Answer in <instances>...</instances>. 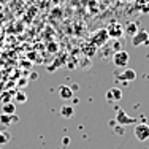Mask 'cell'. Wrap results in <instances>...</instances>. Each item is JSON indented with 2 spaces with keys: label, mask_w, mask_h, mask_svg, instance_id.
<instances>
[{
  "label": "cell",
  "mask_w": 149,
  "mask_h": 149,
  "mask_svg": "<svg viewBox=\"0 0 149 149\" xmlns=\"http://www.w3.org/2000/svg\"><path fill=\"white\" fill-rule=\"evenodd\" d=\"M108 40H109V35H108V30L106 29H98L97 32H94V33L91 35V43L95 45L97 48L103 46Z\"/></svg>",
  "instance_id": "6da1fadb"
},
{
  "label": "cell",
  "mask_w": 149,
  "mask_h": 149,
  "mask_svg": "<svg viewBox=\"0 0 149 149\" xmlns=\"http://www.w3.org/2000/svg\"><path fill=\"white\" fill-rule=\"evenodd\" d=\"M133 135H135V138H136L138 141H148L149 140V125L146 122L135 124Z\"/></svg>",
  "instance_id": "7a4b0ae2"
},
{
  "label": "cell",
  "mask_w": 149,
  "mask_h": 149,
  "mask_svg": "<svg viewBox=\"0 0 149 149\" xmlns=\"http://www.w3.org/2000/svg\"><path fill=\"white\" fill-rule=\"evenodd\" d=\"M129 60H130V56L124 49H119V51H116L113 54V63L116 67H127L129 65Z\"/></svg>",
  "instance_id": "3957f363"
},
{
  "label": "cell",
  "mask_w": 149,
  "mask_h": 149,
  "mask_svg": "<svg viewBox=\"0 0 149 149\" xmlns=\"http://www.w3.org/2000/svg\"><path fill=\"white\" fill-rule=\"evenodd\" d=\"M114 122L118 124V125H129V124H136V119L130 118L124 109H118V111H116Z\"/></svg>",
  "instance_id": "277c9868"
},
{
  "label": "cell",
  "mask_w": 149,
  "mask_h": 149,
  "mask_svg": "<svg viewBox=\"0 0 149 149\" xmlns=\"http://www.w3.org/2000/svg\"><path fill=\"white\" fill-rule=\"evenodd\" d=\"M106 30H108L109 38H113V40H119L124 35V27H122V24H119V22H111L106 27Z\"/></svg>",
  "instance_id": "5b68a950"
},
{
  "label": "cell",
  "mask_w": 149,
  "mask_h": 149,
  "mask_svg": "<svg viewBox=\"0 0 149 149\" xmlns=\"http://www.w3.org/2000/svg\"><path fill=\"white\" fill-rule=\"evenodd\" d=\"M132 43H133V46H143V45H149V33H148V30L140 29V30L136 32V33L133 35Z\"/></svg>",
  "instance_id": "8992f818"
},
{
  "label": "cell",
  "mask_w": 149,
  "mask_h": 149,
  "mask_svg": "<svg viewBox=\"0 0 149 149\" xmlns=\"http://www.w3.org/2000/svg\"><path fill=\"white\" fill-rule=\"evenodd\" d=\"M119 79L124 81V83H130V81H135L136 79V72L132 68H125L122 73H119Z\"/></svg>",
  "instance_id": "52a82bcc"
},
{
  "label": "cell",
  "mask_w": 149,
  "mask_h": 149,
  "mask_svg": "<svg viewBox=\"0 0 149 149\" xmlns=\"http://www.w3.org/2000/svg\"><path fill=\"white\" fill-rule=\"evenodd\" d=\"M122 98V91L119 87H113L106 92V102H119Z\"/></svg>",
  "instance_id": "ba28073f"
},
{
  "label": "cell",
  "mask_w": 149,
  "mask_h": 149,
  "mask_svg": "<svg viewBox=\"0 0 149 149\" xmlns=\"http://www.w3.org/2000/svg\"><path fill=\"white\" fill-rule=\"evenodd\" d=\"M59 97L62 98V100H70V98L73 97V91L72 87L65 86V84H62V86H59Z\"/></svg>",
  "instance_id": "9c48e42d"
},
{
  "label": "cell",
  "mask_w": 149,
  "mask_h": 149,
  "mask_svg": "<svg viewBox=\"0 0 149 149\" xmlns=\"http://www.w3.org/2000/svg\"><path fill=\"white\" fill-rule=\"evenodd\" d=\"M60 116L65 118V119H72L74 116V108L70 105H63L62 108H60Z\"/></svg>",
  "instance_id": "30bf717a"
},
{
  "label": "cell",
  "mask_w": 149,
  "mask_h": 149,
  "mask_svg": "<svg viewBox=\"0 0 149 149\" xmlns=\"http://www.w3.org/2000/svg\"><path fill=\"white\" fill-rule=\"evenodd\" d=\"M11 120H15V122H16V120H19V119H17L16 114H3V113L0 114V122H2L3 125H10Z\"/></svg>",
  "instance_id": "8fae6325"
},
{
  "label": "cell",
  "mask_w": 149,
  "mask_h": 149,
  "mask_svg": "<svg viewBox=\"0 0 149 149\" xmlns=\"http://www.w3.org/2000/svg\"><path fill=\"white\" fill-rule=\"evenodd\" d=\"M2 113H3V114H16V105L11 103V102H8V103H3Z\"/></svg>",
  "instance_id": "7c38bea8"
},
{
  "label": "cell",
  "mask_w": 149,
  "mask_h": 149,
  "mask_svg": "<svg viewBox=\"0 0 149 149\" xmlns=\"http://www.w3.org/2000/svg\"><path fill=\"white\" fill-rule=\"evenodd\" d=\"M10 140H11V136H10L8 132H0V146H2V144H6Z\"/></svg>",
  "instance_id": "4fadbf2b"
},
{
  "label": "cell",
  "mask_w": 149,
  "mask_h": 149,
  "mask_svg": "<svg viewBox=\"0 0 149 149\" xmlns=\"http://www.w3.org/2000/svg\"><path fill=\"white\" fill-rule=\"evenodd\" d=\"M124 32H129V35H130V37H133V35H135V33H136V32H138V29H136V24L130 22L129 26L125 27V30H124Z\"/></svg>",
  "instance_id": "5bb4252c"
},
{
  "label": "cell",
  "mask_w": 149,
  "mask_h": 149,
  "mask_svg": "<svg viewBox=\"0 0 149 149\" xmlns=\"http://www.w3.org/2000/svg\"><path fill=\"white\" fill-rule=\"evenodd\" d=\"M15 100L17 102V103H26V102H27V95L24 94V92H17V94L15 95Z\"/></svg>",
  "instance_id": "9a60e30c"
},
{
  "label": "cell",
  "mask_w": 149,
  "mask_h": 149,
  "mask_svg": "<svg viewBox=\"0 0 149 149\" xmlns=\"http://www.w3.org/2000/svg\"><path fill=\"white\" fill-rule=\"evenodd\" d=\"M0 149H3V148H0Z\"/></svg>",
  "instance_id": "2e32d148"
}]
</instances>
